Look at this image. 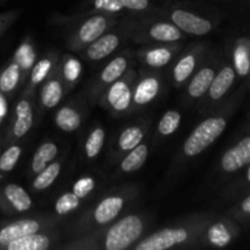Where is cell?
I'll return each instance as SVG.
<instances>
[{"label": "cell", "instance_id": "1", "mask_svg": "<svg viewBox=\"0 0 250 250\" xmlns=\"http://www.w3.org/2000/svg\"><path fill=\"white\" fill-rule=\"evenodd\" d=\"M142 193V187L136 183H126L102 192L97 202L83 210L76 219L68 222L63 234L70 239L103 229L126 214Z\"/></svg>", "mask_w": 250, "mask_h": 250}, {"label": "cell", "instance_id": "2", "mask_svg": "<svg viewBox=\"0 0 250 250\" xmlns=\"http://www.w3.org/2000/svg\"><path fill=\"white\" fill-rule=\"evenodd\" d=\"M248 92V81L232 94L227 97L214 111L205 115L204 119L194 127L189 136L186 138L173 160L172 171L178 172L190 160L204 153L224 134L229 120L242 104Z\"/></svg>", "mask_w": 250, "mask_h": 250}, {"label": "cell", "instance_id": "3", "mask_svg": "<svg viewBox=\"0 0 250 250\" xmlns=\"http://www.w3.org/2000/svg\"><path fill=\"white\" fill-rule=\"evenodd\" d=\"M150 215L146 212L124 214L103 229L77 238L70 239L66 244H59L56 249L66 250H126L131 249L144 237Z\"/></svg>", "mask_w": 250, "mask_h": 250}, {"label": "cell", "instance_id": "4", "mask_svg": "<svg viewBox=\"0 0 250 250\" xmlns=\"http://www.w3.org/2000/svg\"><path fill=\"white\" fill-rule=\"evenodd\" d=\"M214 212H197L182 221L142 237L131 249L167 250L199 248V238L208 225L215 219Z\"/></svg>", "mask_w": 250, "mask_h": 250}, {"label": "cell", "instance_id": "5", "mask_svg": "<svg viewBox=\"0 0 250 250\" xmlns=\"http://www.w3.org/2000/svg\"><path fill=\"white\" fill-rule=\"evenodd\" d=\"M128 41L137 45L177 43L186 38L185 33L173 23L154 15L125 20Z\"/></svg>", "mask_w": 250, "mask_h": 250}, {"label": "cell", "instance_id": "6", "mask_svg": "<svg viewBox=\"0 0 250 250\" xmlns=\"http://www.w3.org/2000/svg\"><path fill=\"white\" fill-rule=\"evenodd\" d=\"M117 23L119 19L112 15L102 12L84 14V17L81 19L78 23L72 24L68 29L65 39L66 48L72 53H80L105 32L114 28Z\"/></svg>", "mask_w": 250, "mask_h": 250}, {"label": "cell", "instance_id": "7", "mask_svg": "<svg viewBox=\"0 0 250 250\" xmlns=\"http://www.w3.org/2000/svg\"><path fill=\"white\" fill-rule=\"evenodd\" d=\"M150 15L167 20L185 34L189 36H207L216 28V20L208 17L195 10L182 4H171L163 9H155Z\"/></svg>", "mask_w": 250, "mask_h": 250}, {"label": "cell", "instance_id": "8", "mask_svg": "<svg viewBox=\"0 0 250 250\" xmlns=\"http://www.w3.org/2000/svg\"><path fill=\"white\" fill-rule=\"evenodd\" d=\"M224 58V51L220 50L219 48L211 46L202 65L197 68V71L193 73L192 77L183 87L186 88L185 95L182 98L183 106H195L203 99L205 93L209 89L217 70L221 66Z\"/></svg>", "mask_w": 250, "mask_h": 250}, {"label": "cell", "instance_id": "9", "mask_svg": "<svg viewBox=\"0 0 250 250\" xmlns=\"http://www.w3.org/2000/svg\"><path fill=\"white\" fill-rule=\"evenodd\" d=\"M136 65L134 51L131 49H125L119 51L102 70L93 78L85 90V99L90 105H98V100L102 97L110 84L124 76L129 68Z\"/></svg>", "mask_w": 250, "mask_h": 250}, {"label": "cell", "instance_id": "10", "mask_svg": "<svg viewBox=\"0 0 250 250\" xmlns=\"http://www.w3.org/2000/svg\"><path fill=\"white\" fill-rule=\"evenodd\" d=\"M137 77L138 70L134 66L105 89L98 100V105H100L114 117L128 116Z\"/></svg>", "mask_w": 250, "mask_h": 250}, {"label": "cell", "instance_id": "11", "mask_svg": "<svg viewBox=\"0 0 250 250\" xmlns=\"http://www.w3.org/2000/svg\"><path fill=\"white\" fill-rule=\"evenodd\" d=\"M211 44L209 42L194 43L185 46L181 53L176 56L168 67V81L171 84L177 89H181L186 85L193 73L202 65L208 53L211 49Z\"/></svg>", "mask_w": 250, "mask_h": 250}, {"label": "cell", "instance_id": "12", "mask_svg": "<svg viewBox=\"0 0 250 250\" xmlns=\"http://www.w3.org/2000/svg\"><path fill=\"white\" fill-rule=\"evenodd\" d=\"M166 73L163 70L139 68L138 77L133 87L129 115L138 114L153 104L164 92L166 85Z\"/></svg>", "mask_w": 250, "mask_h": 250}, {"label": "cell", "instance_id": "13", "mask_svg": "<svg viewBox=\"0 0 250 250\" xmlns=\"http://www.w3.org/2000/svg\"><path fill=\"white\" fill-rule=\"evenodd\" d=\"M61 224V217L51 214H37L19 217L11 221L0 222V250L5 244L34 232L55 229Z\"/></svg>", "mask_w": 250, "mask_h": 250}, {"label": "cell", "instance_id": "14", "mask_svg": "<svg viewBox=\"0 0 250 250\" xmlns=\"http://www.w3.org/2000/svg\"><path fill=\"white\" fill-rule=\"evenodd\" d=\"M236 81V71H234L231 61H229V59L226 58V55H225L224 61H222L221 66H220L219 70H217L216 75H215L209 89L205 93L203 99L195 105L199 115L205 116V115L214 111V110L226 99L227 95L229 94L231 89L233 88Z\"/></svg>", "mask_w": 250, "mask_h": 250}, {"label": "cell", "instance_id": "15", "mask_svg": "<svg viewBox=\"0 0 250 250\" xmlns=\"http://www.w3.org/2000/svg\"><path fill=\"white\" fill-rule=\"evenodd\" d=\"M151 127V117H139L136 121L122 127L110 142L109 160L116 164L122 156L142 143L148 136Z\"/></svg>", "mask_w": 250, "mask_h": 250}, {"label": "cell", "instance_id": "16", "mask_svg": "<svg viewBox=\"0 0 250 250\" xmlns=\"http://www.w3.org/2000/svg\"><path fill=\"white\" fill-rule=\"evenodd\" d=\"M36 95L21 94L12 110L11 119L4 131V146L6 144L21 142L34 125Z\"/></svg>", "mask_w": 250, "mask_h": 250}, {"label": "cell", "instance_id": "17", "mask_svg": "<svg viewBox=\"0 0 250 250\" xmlns=\"http://www.w3.org/2000/svg\"><path fill=\"white\" fill-rule=\"evenodd\" d=\"M126 41H128V32L125 26V22H121L117 23L114 28L105 32L103 36L95 39L77 54L83 60L98 62L116 53Z\"/></svg>", "mask_w": 250, "mask_h": 250}, {"label": "cell", "instance_id": "18", "mask_svg": "<svg viewBox=\"0 0 250 250\" xmlns=\"http://www.w3.org/2000/svg\"><path fill=\"white\" fill-rule=\"evenodd\" d=\"M183 48L185 45H182L180 42L141 45L134 51V58L141 68L163 70L172 63Z\"/></svg>", "mask_w": 250, "mask_h": 250}, {"label": "cell", "instance_id": "19", "mask_svg": "<svg viewBox=\"0 0 250 250\" xmlns=\"http://www.w3.org/2000/svg\"><path fill=\"white\" fill-rule=\"evenodd\" d=\"M241 233V225L227 216H219L210 222L199 238V247L209 248H225L229 246Z\"/></svg>", "mask_w": 250, "mask_h": 250}, {"label": "cell", "instance_id": "20", "mask_svg": "<svg viewBox=\"0 0 250 250\" xmlns=\"http://www.w3.org/2000/svg\"><path fill=\"white\" fill-rule=\"evenodd\" d=\"M250 164V136L248 127L232 146L224 151L217 165L221 177H232Z\"/></svg>", "mask_w": 250, "mask_h": 250}, {"label": "cell", "instance_id": "21", "mask_svg": "<svg viewBox=\"0 0 250 250\" xmlns=\"http://www.w3.org/2000/svg\"><path fill=\"white\" fill-rule=\"evenodd\" d=\"M63 232L58 227L45 231L34 232L5 244L1 250H49L55 249L62 241Z\"/></svg>", "mask_w": 250, "mask_h": 250}, {"label": "cell", "instance_id": "22", "mask_svg": "<svg viewBox=\"0 0 250 250\" xmlns=\"http://www.w3.org/2000/svg\"><path fill=\"white\" fill-rule=\"evenodd\" d=\"M33 207L31 194L16 183L0 185V210L6 215L27 214Z\"/></svg>", "mask_w": 250, "mask_h": 250}, {"label": "cell", "instance_id": "23", "mask_svg": "<svg viewBox=\"0 0 250 250\" xmlns=\"http://www.w3.org/2000/svg\"><path fill=\"white\" fill-rule=\"evenodd\" d=\"M38 88V103L41 111H49V110L56 109L61 104L63 98L66 97V94L70 93L67 89V85L63 82L62 77L59 72L58 65Z\"/></svg>", "mask_w": 250, "mask_h": 250}, {"label": "cell", "instance_id": "24", "mask_svg": "<svg viewBox=\"0 0 250 250\" xmlns=\"http://www.w3.org/2000/svg\"><path fill=\"white\" fill-rule=\"evenodd\" d=\"M85 116H87L85 104L81 98H76L56 107L54 114V124L61 132L73 133L83 126Z\"/></svg>", "mask_w": 250, "mask_h": 250}, {"label": "cell", "instance_id": "25", "mask_svg": "<svg viewBox=\"0 0 250 250\" xmlns=\"http://www.w3.org/2000/svg\"><path fill=\"white\" fill-rule=\"evenodd\" d=\"M225 55L231 61L237 78L247 80L250 71V39L248 34L233 37L226 46Z\"/></svg>", "mask_w": 250, "mask_h": 250}, {"label": "cell", "instance_id": "26", "mask_svg": "<svg viewBox=\"0 0 250 250\" xmlns=\"http://www.w3.org/2000/svg\"><path fill=\"white\" fill-rule=\"evenodd\" d=\"M59 58H60V55H59L58 51H50V53L45 54L39 60L34 61L33 66L29 70L28 76H27L26 81L23 83L24 88L22 94L36 95V90L38 89L42 82L56 67L59 62Z\"/></svg>", "mask_w": 250, "mask_h": 250}, {"label": "cell", "instance_id": "27", "mask_svg": "<svg viewBox=\"0 0 250 250\" xmlns=\"http://www.w3.org/2000/svg\"><path fill=\"white\" fill-rule=\"evenodd\" d=\"M107 131L102 124H95L85 132L81 143V158L85 163H93L103 153L106 144Z\"/></svg>", "mask_w": 250, "mask_h": 250}, {"label": "cell", "instance_id": "28", "mask_svg": "<svg viewBox=\"0 0 250 250\" xmlns=\"http://www.w3.org/2000/svg\"><path fill=\"white\" fill-rule=\"evenodd\" d=\"M149 151H150V146L148 144V142L143 141L136 148L125 154L116 163L117 168L112 173L111 180H116V178L122 177L125 175H131V173L141 170L148 160Z\"/></svg>", "mask_w": 250, "mask_h": 250}, {"label": "cell", "instance_id": "29", "mask_svg": "<svg viewBox=\"0 0 250 250\" xmlns=\"http://www.w3.org/2000/svg\"><path fill=\"white\" fill-rule=\"evenodd\" d=\"M24 83L23 73H22L21 65L16 56H12L4 67L0 70V92L10 99L15 95L21 84Z\"/></svg>", "mask_w": 250, "mask_h": 250}, {"label": "cell", "instance_id": "30", "mask_svg": "<svg viewBox=\"0 0 250 250\" xmlns=\"http://www.w3.org/2000/svg\"><path fill=\"white\" fill-rule=\"evenodd\" d=\"M59 154H60V148L55 141H51V139L44 141L32 155L31 161H29L28 175L33 177L39 171L43 170L45 166H48L55 159H58Z\"/></svg>", "mask_w": 250, "mask_h": 250}, {"label": "cell", "instance_id": "31", "mask_svg": "<svg viewBox=\"0 0 250 250\" xmlns=\"http://www.w3.org/2000/svg\"><path fill=\"white\" fill-rule=\"evenodd\" d=\"M250 192V167L246 166L242 171L231 177V182L227 183L220 193V197L225 202L233 203L242 195Z\"/></svg>", "mask_w": 250, "mask_h": 250}, {"label": "cell", "instance_id": "32", "mask_svg": "<svg viewBox=\"0 0 250 250\" xmlns=\"http://www.w3.org/2000/svg\"><path fill=\"white\" fill-rule=\"evenodd\" d=\"M62 166L63 159H55L53 163H50L48 166H45L43 170L39 171L37 175L33 176V180H32L31 182L32 190H33L34 193H42L44 192V190L49 189V188L56 182L59 176L61 175Z\"/></svg>", "mask_w": 250, "mask_h": 250}, {"label": "cell", "instance_id": "33", "mask_svg": "<svg viewBox=\"0 0 250 250\" xmlns=\"http://www.w3.org/2000/svg\"><path fill=\"white\" fill-rule=\"evenodd\" d=\"M58 67L63 82L67 85L68 92H71L77 85L81 75H82L81 61L72 54H65V55H60L59 58Z\"/></svg>", "mask_w": 250, "mask_h": 250}, {"label": "cell", "instance_id": "34", "mask_svg": "<svg viewBox=\"0 0 250 250\" xmlns=\"http://www.w3.org/2000/svg\"><path fill=\"white\" fill-rule=\"evenodd\" d=\"M181 121H182V115L178 110H167L159 120L154 141L160 142L175 134L176 131L180 128Z\"/></svg>", "mask_w": 250, "mask_h": 250}, {"label": "cell", "instance_id": "35", "mask_svg": "<svg viewBox=\"0 0 250 250\" xmlns=\"http://www.w3.org/2000/svg\"><path fill=\"white\" fill-rule=\"evenodd\" d=\"M22 153H23V149H22L20 142L5 146V149H2L1 154H0V181L16 167Z\"/></svg>", "mask_w": 250, "mask_h": 250}, {"label": "cell", "instance_id": "36", "mask_svg": "<svg viewBox=\"0 0 250 250\" xmlns=\"http://www.w3.org/2000/svg\"><path fill=\"white\" fill-rule=\"evenodd\" d=\"M83 203H84V200L81 199L72 190H66L62 194L59 195L58 199L54 203V211H55V215H58L59 217L67 216V215L72 214L76 210H78V208Z\"/></svg>", "mask_w": 250, "mask_h": 250}, {"label": "cell", "instance_id": "37", "mask_svg": "<svg viewBox=\"0 0 250 250\" xmlns=\"http://www.w3.org/2000/svg\"><path fill=\"white\" fill-rule=\"evenodd\" d=\"M85 6H87V10L84 14L102 12V14L119 17L120 15L124 14V11H126L120 0H88Z\"/></svg>", "mask_w": 250, "mask_h": 250}, {"label": "cell", "instance_id": "38", "mask_svg": "<svg viewBox=\"0 0 250 250\" xmlns=\"http://www.w3.org/2000/svg\"><path fill=\"white\" fill-rule=\"evenodd\" d=\"M250 192L234 200L233 205L227 210L226 215L238 222L239 225H248L250 219Z\"/></svg>", "mask_w": 250, "mask_h": 250}, {"label": "cell", "instance_id": "39", "mask_svg": "<svg viewBox=\"0 0 250 250\" xmlns=\"http://www.w3.org/2000/svg\"><path fill=\"white\" fill-rule=\"evenodd\" d=\"M120 1L126 11L139 15V16L150 15L155 10L151 5L150 0H120Z\"/></svg>", "mask_w": 250, "mask_h": 250}, {"label": "cell", "instance_id": "40", "mask_svg": "<svg viewBox=\"0 0 250 250\" xmlns=\"http://www.w3.org/2000/svg\"><path fill=\"white\" fill-rule=\"evenodd\" d=\"M19 10H11V11L0 14V38H1L2 34L11 27V24L19 19Z\"/></svg>", "mask_w": 250, "mask_h": 250}, {"label": "cell", "instance_id": "41", "mask_svg": "<svg viewBox=\"0 0 250 250\" xmlns=\"http://www.w3.org/2000/svg\"><path fill=\"white\" fill-rule=\"evenodd\" d=\"M9 115V99L0 92V127Z\"/></svg>", "mask_w": 250, "mask_h": 250}, {"label": "cell", "instance_id": "42", "mask_svg": "<svg viewBox=\"0 0 250 250\" xmlns=\"http://www.w3.org/2000/svg\"><path fill=\"white\" fill-rule=\"evenodd\" d=\"M4 148V132H0V154Z\"/></svg>", "mask_w": 250, "mask_h": 250}, {"label": "cell", "instance_id": "43", "mask_svg": "<svg viewBox=\"0 0 250 250\" xmlns=\"http://www.w3.org/2000/svg\"><path fill=\"white\" fill-rule=\"evenodd\" d=\"M244 1H248V0H244Z\"/></svg>", "mask_w": 250, "mask_h": 250}]
</instances>
